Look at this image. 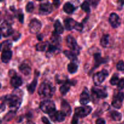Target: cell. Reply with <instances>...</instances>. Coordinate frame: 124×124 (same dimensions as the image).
I'll use <instances>...</instances> for the list:
<instances>
[{
  "mask_svg": "<svg viewBox=\"0 0 124 124\" xmlns=\"http://www.w3.org/2000/svg\"><path fill=\"white\" fill-rule=\"evenodd\" d=\"M1 34L0 33V39H1Z\"/></svg>",
  "mask_w": 124,
  "mask_h": 124,
  "instance_id": "681fc988",
  "label": "cell"
},
{
  "mask_svg": "<svg viewBox=\"0 0 124 124\" xmlns=\"http://www.w3.org/2000/svg\"><path fill=\"white\" fill-rule=\"evenodd\" d=\"M96 124H105V121L104 119L102 118H99L97 119L96 122Z\"/></svg>",
  "mask_w": 124,
  "mask_h": 124,
  "instance_id": "b9f144b4",
  "label": "cell"
},
{
  "mask_svg": "<svg viewBox=\"0 0 124 124\" xmlns=\"http://www.w3.org/2000/svg\"><path fill=\"white\" fill-rule=\"evenodd\" d=\"M78 116H76V115H74L72 119V121H71V124H78Z\"/></svg>",
  "mask_w": 124,
  "mask_h": 124,
  "instance_id": "60d3db41",
  "label": "cell"
},
{
  "mask_svg": "<svg viewBox=\"0 0 124 124\" xmlns=\"http://www.w3.org/2000/svg\"><path fill=\"white\" fill-rule=\"evenodd\" d=\"M109 22L111 26L114 28H117L121 25V19L116 13H112L109 17Z\"/></svg>",
  "mask_w": 124,
  "mask_h": 124,
  "instance_id": "7c38bea8",
  "label": "cell"
},
{
  "mask_svg": "<svg viewBox=\"0 0 124 124\" xmlns=\"http://www.w3.org/2000/svg\"><path fill=\"white\" fill-rule=\"evenodd\" d=\"M12 47V42L9 40H7L0 44V51L1 52H4V51L10 50V48Z\"/></svg>",
  "mask_w": 124,
  "mask_h": 124,
  "instance_id": "44dd1931",
  "label": "cell"
},
{
  "mask_svg": "<svg viewBox=\"0 0 124 124\" xmlns=\"http://www.w3.org/2000/svg\"><path fill=\"white\" fill-rule=\"evenodd\" d=\"M27 124H35L33 123V122H31V121H29V122L27 123Z\"/></svg>",
  "mask_w": 124,
  "mask_h": 124,
  "instance_id": "bcb514c9",
  "label": "cell"
},
{
  "mask_svg": "<svg viewBox=\"0 0 124 124\" xmlns=\"http://www.w3.org/2000/svg\"><path fill=\"white\" fill-rule=\"evenodd\" d=\"M54 92V87L48 82H42L38 89V94L42 98H51Z\"/></svg>",
  "mask_w": 124,
  "mask_h": 124,
  "instance_id": "7a4b0ae2",
  "label": "cell"
},
{
  "mask_svg": "<svg viewBox=\"0 0 124 124\" xmlns=\"http://www.w3.org/2000/svg\"><path fill=\"white\" fill-rule=\"evenodd\" d=\"M119 82V78L117 75H114V76H113L110 81V84H111L112 85H117Z\"/></svg>",
  "mask_w": 124,
  "mask_h": 124,
  "instance_id": "836d02e7",
  "label": "cell"
},
{
  "mask_svg": "<svg viewBox=\"0 0 124 124\" xmlns=\"http://www.w3.org/2000/svg\"><path fill=\"white\" fill-rule=\"evenodd\" d=\"M51 119L53 121H58V122H62L65 120L66 115L64 113H63L62 111H55L53 113L52 115H50Z\"/></svg>",
  "mask_w": 124,
  "mask_h": 124,
  "instance_id": "4fadbf2b",
  "label": "cell"
},
{
  "mask_svg": "<svg viewBox=\"0 0 124 124\" xmlns=\"http://www.w3.org/2000/svg\"></svg>",
  "mask_w": 124,
  "mask_h": 124,
  "instance_id": "816d5d0a",
  "label": "cell"
},
{
  "mask_svg": "<svg viewBox=\"0 0 124 124\" xmlns=\"http://www.w3.org/2000/svg\"><path fill=\"white\" fill-rule=\"evenodd\" d=\"M52 11H53V6L50 2H44L40 4L39 12L42 15H47L50 14L52 13Z\"/></svg>",
  "mask_w": 124,
  "mask_h": 124,
  "instance_id": "30bf717a",
  "label": "cell"
},
{
  "mask_svg": "<svg viewBox=\"0 0 124 124\" xmlns=\"http://www.w3.org/2000/svg\"><path fill=\"white\" fill-rule=\"evenodd\" d=\"M92 108L90 106L80 107L75 108V115L79 117H85L92 113Z\"/></svg>",
  "mask_w": 124,
  "mask_h": 124,
  "instance_id": "5b68a950",
  "label": "cell"
},
{
  "mask_svg": "<svg viewBox=\"0 0 124 124\" xmlns=\"http://www.w3.org/2000/svg\"><path fill=\"white\" fill-rule=\"evenodd\" d=\"M12 56V52L11 50L4 51L1 54V60L4 63H8L10 61Z\"/></svg>",
  "mask_w": 124,
  "mask_h": 124,
  "instance_id": "d6986e66",
  "label": "cell"
},
{
  "mask_svg": "<svg viewBox=\"0 0 124 124\" xmlns=\"http://www.w3.org/2000/svg\"><path fill=\"white\" fill-rule=\"evenodd\" d=\"M64 10L65 13H68V14H71V13H73L74 11L75 10V7L70 2H66L65 4L64 5Z\"/></svg>",
  "mask_w": 124,
  "mask_h": 124,
  "instance_id": "7402d4cb",
  "label": "cell"
},
{
  "mask_svg": "<svg viewBox=\"0 0 124 124\" xmlns=\"http://www.w3.org/2000/svg\"><path fill=\"white\" fill-rule=\"evenodd\" d=\"M94 61H95V67H98L101 64H103L105 62L103 58H102L100 53H95L94 55Z\"/></svg>",
  "mask_w": 124,
  "mask_h": 124,
  "instance_id": "d4e9b609",
  "label": "cell"
},
{
  "mask_svg": "<svg viewBox=\"0 0 124 124\" xmlns=\"http://www.w3.org/2000/svg\"><path fill=\"white\" fill-rule=\"evenodd\" d=\"M15 116V113L14 111H10V112H9L8 113H7L6 115V116L4 117V119L6 121H10V120L12 119L13 117V116Z\"/></svg>",
  "mask_w": 124,
  "mask_h": 124,
  "instance_id": "8d00e7d4",
  "label": "cell"
},
{
  "mask_svg": "<svg viewBox=\"0 0 124 124\" xmlns=\"http://www.w3.org/2000/svg\"><path fill=\"white\" fill-rule=\"evenodd\" d=\"M111 117L115 121H120L122 119V115H121V113L116 111H113L111 113Z\"/></svg>",
  "mask_w": 124,
  "mask_h": 124,
  "instance_id": "f546056e",
  "label": "cell"
},
{
  "mask_svg": "<svg viewBox=\"0 0 124 124\" xmlns=\"http://www.w3.org/2000/svg\"><path fill=\"white\" fill-rule=\"evenodd\" d=\"M6 110V105L4 104H0V113Z\"/></svg>",
  "mask_w": 124,
  "mask_h": 124,
  "instance_id": "7bdbcfd3",
  "label": "cell"
},
{
  "mask_svg": "<svg viewBox=\"0 0 124 124\" xmlns=\"http://www.w3.org/2000/svg\"><path fill=\"white\" fill-rule=\"evenodd\" d=\"M58 50V47L55 45L50 44L48 50L47 52V56L48 57H50L53 55V53H55L56 51Z\"/></svg>",
  "mask_w": 124,
  "mask_h": 124,
  "instance_id": "f1b7e54d",
  "label": "cell"
},
{
  "mask_svg": "<svg viewBox=\"0 0 124 124\" xmlns=\"http://www.w3.org/2000/svg\"><path fill=\"white\" fill-rule=\"evenodd\" d=\"M40 108L44 113L49 115H52L56 111L55 104L54 102L50 100H46L41 102L40 104Z\"/></svg>",
  "mask_w": 124,
  "mask_h": 124,
  "instance_id": "3957f363",
  "label": "cell"
},
{
  "mask_svg": "<svg viewBox=\"0 0 124 124\" xmlns=\"http://www.w3.org/2000/svg\"><path fill=\"white\" fill-rule=\"evenodd\" d=\"M0 30H1L2 36H4V37H8L10 35L13 34V32L12 26L7 21H4L2 23V24L0 26Z\"/></svg>",
  "mask_w": 124,
  "mask_h": 124,
  "instance_id": "52a82bcc",
  "label": "cell"
},
{
  "mask_svg": "<svg viewBox=\"0 0 124 124\" xmlns=\"http://www.w3.org/2000/svg\"><path fill=\"white\" fill-rule=\"evenodd\" d=\"M18 19H19V21H20L21 23H23V21H24V15H23V13H22L21 11H20V12L18 13Z\"/></svg>",
  "mask_w": 124,
  "mask_h": 124,
  "instance_id": "ab89813d",
  "label": "cell"
},
{
  "mask_svg": "<svg viewBox=\"0 0 124 124\" xmlns=\"http://www.w3.org/2000/svg\"><path fill=\"white\" fill-rule=\"evenodd\" d=\"M49 46L50 44L47 42H40V43L36 44V50L40 51V52H43V51L46 50H48Z\"/></svg>",
  "mask_w": 124,
  "mask_h": 124,
  "instance_id": "cb8c5ba5",
  "label": "cell"
},
{
  "mask_svg": "<svg viewBox=\"0 0 124 124\" xmlns=\"http://www.w3.org/2000/svg\"><path fill=\"white\" fill-rule=\"evenodd\" d=\"M67 44L68 47L73 52L76 53V54H77V53H79V47L75 39L72 36L69 35L67 37Z\"/></svg>",
  "mask_w": 124,
  "mask_h": 124,
  "instance_id": "8992f818",
  "label": "cell"
},
{
  "mask_svg": "<svg viewBox=\"0 0 124 124\" xmlns=\"http://www.w3.org/2000/svg\"><path fill=\"white\" fill-rule=\"evenodd\" d=\"M92 92L98 98L104 99L107 97V92L104 87H93Z\"/></svg>",
  "mask_w": 124,
  "mask_h": 124,
  "instance_id": "8fae6325",
  "label": "cell"
},
{
  "mask_svg": "<svg viewBox=\"0 0 124 124\" xmlns=\"http://www.w3.org/2000/svg\"><path fill=\"white\" fill-rule=\"evenodd\" d=\"M75 29H76V30H78V31H82V29H83V25H82L81 23H77Z\"/></svg>",
  "mask_w": 124,
  "mask_h": 124,
  "instance_id": "f35d334b",
  "label": "cell"
},
{
  "mask_svg": "<svg viewBox=\"0 0 124 124\" xmlns=\"http://www.w3.org/2000/svg\"><path fill=\"white\" fill-rule=\"evenodd\" d=\"M19 70L22 73L24 74V75H26V76L30 75L31 71V68L29 66V65L25 64V63H23L21 65H19Z\"/></svg>",
  "mask_w": 124,
  "mask_h": 124,
  "instance_id": "ffe728a7",
  "label": "cell"
},
{
  "mask_svg": "<svg viewBox=\"0 0 124 124\" xmlns=\"http://www.w3.org/2000/svg\"><path fill=\"white\" fill-rule=\"evenodd\" d=\"M42 122H43V123L45 124H50V123L49 121L48 120V119H47V117H42Z\"/></svg>",
  "mask_w": 124,
  "mask_h": 124,
  "instance_id": "ee69618b",
  "label": "cell"
},
{
  "mask_svg": "<svg viewBox=\"0 0 124 124\" xmlns=\"http://www.w3.org/2000/svg\"><path fill=\"white\" fill-rule=\"evenodd\" d=\"M59 4H60V1H53V5L55 6L56 8H58V7L59 6Z\"/></svg>",
  "mask_w": 124,
  "mask_h": 124,
  "instance_id": "f6af8a7d",
  "label": "cell"
},
{
  "mask_svg": "<svg viewBox=\"0 0 124 124\" xmlns=\"http://www.w3.org/2000/svg\"><path fill=\"white\" fill-rule=\"evenodd\" d=\"M64 54H65V56L67 57L70 60L72 61H76L77 59V54L76 53H75L74 52H73L72 51H69V50H65L64 52Z\"/></svg>",
  "mask_w": 124,
  "mask_h": 124,
  "instance_id": "83f0119b",
  "label": "cell"
},
{
  "mask_svg": "<svg viewBox=\"0 0 124 124\" xmlns=\"http://www.w3.org/2000/svg\"><path fill=\"white\" fill-rule=\"evenodd\" d=\"M29 30L31 33L36 34L38 33L40 31L42 27L41 23L39 20L36 19H31L29 24Z\"/></svg>",
  "mask_w": 124,
  "mask_h": 124,
  "instance_id": "ba28073f",
  "label": "cell"
},
{
  "mask_svg": "<svg viewBox=\"0 0 124 124\" xmlns=\"http://www.w3.org/2000/svg\"><path fill=\"white\" fill-rule=\"evenodd\" d=\"M117 87L119 90H122L124 88V79H121L117 84Z\"/></svg>",
  "mask_w": 124,
  "mask_h": 124,
  "instance_id": "74e56055",
  "label": "cell"
},
{
  "mask_svg": "<svg viewBox=\"0 0 124 124\" xmlns=\"http://www.w3.org/2000/svg\"><path fill=\"white\" fill-rule=\"evenodd\" d=\"M90 101V98L89 93H88L87 88H85V90L80 96L79 102L82 105H85L89 102Z\"/></svg>",
  "mask_w": 124,
  "mask_h": 124,
  "instance_id": "5bb4252c",
  "label": "cell"
},
{
  "mask_svg": "<svg viewBox=\"0 0 124 124\" xmlns=\"http://www.w3.org/2000/svg\"><path fill=\"white\" fill-rule=\"evenodd\" d=\"M51 39H52V42H53L54 43L58 44L59 43V41L61 40V38L60 36H59V35H58L55 32H54L53 33V35H52V37Z\"/></svg>",
  "mask_w": 124,
  "mask_h": 124,
  "instance_id": "e575fe53",
  "label": "cell"
},
{
  "mask_svg": "<svg viewBox=\"0 0 124 124\" xmlns=\"http://www.w3.org/2000/svg\"><path fill=\"white\" fill-rule=\"evenodd\" d=\"M108 76V73L107 70H102L101 71L96 73L93 76V82L96 85H100L104 81L105 78Z\"/></svg>",
  "mask_w": 124,
  "mask_h": 124,
  "instance_id": "277c9868",
  "label": "cell"
},
{
  "mask_svg": "<svg viewBox=\"0 0 124 124\" xmlns=\"http://www.w3.org/2000/svg\"><path fill=\"white\" fill-rule=\"evenodd\" d=\"M5 101L13 111L19 108L22 102V98L16 94H10L5 97Z\"/></svg>",
  "mask_w": 124,
  "mask_h": 124,
  "instance_id": "6da1fadb",
  "label": "cell"
},
{
  "mask_svg": "<svg viewBox=\"0 0 124 124\" xmlns=\"http://www.w3.org/2000/svg\"><path fill=\"white\" fill-rule=\"evenodd\" d=\"M78 22L74 20L72 18H67L64 20V25L67 30H71L73 29H75Z\"/></svg>",
  "mask_w": 124,
  "mask_h": 124,
  "instance_id": "9a60e30c",
  "label": "cell"
},
{
  "mask_svg": "<svg viewBox=\"0 0 124 124\" xmlns=\"http://www.w3.org/2000/svg\"><path fill=\"white\" fill-rule=\"evenodd\" d=\"M1 13H0V21H1Z\"/></svg>",
  "mask_w": 124,
  "mask_h": 124,
  "instance_id": "c3c4849f",
  "label": "cell"
},
{
  "mask_svg": "<svg viewBox=\"0 0 124 124\" xmlns=\"http://www.w3.org/2000/svg\"><path fill=\"white\" fill-rule=\"evenodd\" d=\"M1 123H2V121H1V118H0V124H1Z\"/></svg>",
  "mask_w": 124,
  "mask_h": 124,
  "instance_id": "7dc6e473",
  "label": "cell"
},
{
  "mask_svg": "<svg viewBox=\"0 0 124 124\" xmlns=\"http://www.w3.org/2000/svg\"><path fill=\"white\" fill-rule=\"evenodd\" d=\"M72 81H67L66 82H65L64 84H63L60 87V90L61 93L62 95H65L67 93V92H69V90L70 88V86L72 85L73 84L71 83Z\"/></svg>",
  "mask_w": 124,
  "mask_h": 124,
  "instance_id": "ac0fdd59",
  "label": "cell"
},
{
  "mask_svg": "<svg viewBox=\"0 0 124 124\" xmlns=\"http://www.w3.org/2000/svg\"><path fill=\"white\" fill-rule=\"evenodd\" d=\"M1 84H0V88H1Z\"/></svg>",
  "mask_w": 124,
  "mask_h": 124,
  "instance_id": "f907efd6",
  "label": "cell"
},
{
  "mask_svg": "<svg viewBox=\"0 0 124 124\" xmlns=\"http://www.w3.org/2000/svg\"><path fill=\"white\" fill-rule=\"evenodd\" d=\"M37 79H35L30 84H29L27 85V90L30 94H32V93H33V92H35L36 86H37Z\"/></svg>",
  "mask_w": 124,
  "mask_h": 124,
  "instance_id": "484cf974",
  "label": "cell"
},
{
  "mask_svg": "<svg viewBox=\"0 0 124 124\" xmlns=\"http://www.w3.org/2000/svg\"><path fill=\"white\" fill-rule=\"evenodd\" d=\"M67 69L68 71H69V73L71 74L75 73L76 71H78V66L77 64L75 62H70V64L68 65L67 66Z\"/></svg>",
  "mask_w": 124,
  "mask_h": 124,
  "instance_id": "4316f807",
  "label": "cell"
},
{
  "mask_svg": "<svg viewBox=\"0 0 124 124\" xmlns=\"http://www.w3.org/2000/svg\"><path fill=\"white\" fill-rule=\"evenodd\" d=\"M54 27L55 29V33L58 35L62 33L63 31H64V27L59 20L56 21L54 24Z\"/></svg>",
  "mask_w": 124,
  "mask_h": 124,
  "instance_id": "603a6c76",
  "label": "cell"
},
{
  "mask_svg": "<svg viewBox=\"0 0 124 124\" xmlns=\"http://www.w3.org/2000/svg\"><path fill=\"white\" fill-rule=\"evenodd\" d=\"M10 84L15 88H18L23 84V80L20 77L15 75L11 78Z\"/></svg>",
  "mask_w": 124,
  "mask_h": 124,
  "instance_id": "e0dca14e",
  "label": "cell"
},
{
  "mask_svg": "<svg viewBox=\"0 0 124 124\" xmlns=\"http://www.w3.org/2000/svg\"><path fill=\"white\" fill-rule=\"evenodd\" d=\"M124 99V94L122 92H119L114 96L112 101V105L116 108H120L122 107V101Z\"/></svg>",
  "mask_w": 124,
  "mask_h": 124,
  "instance_id": "9c48e42d",
  "label": "cell"
},
{
  "mask_svg": "<svg viewBox=\"0 0 124 124\" xmlns=\"http://www.w3.org/2000/svg\"><path fill=\"white\" fill-rule=\"evenodd\" d=\"M26 11L29 13H31L34 10V4L32 2H29L25 7Z\"/></svg>",
  "mask_w": 124,
  "mask_h": 124,
  "instance_id": "d6a6232c",
  "label": "cell"
},
{
  "mask_svg": "<svg viewBox=\"0 0 124 124\" xmlns=\"http://www.w3.org/2000/svg\"><path fill=\"white\" fill-rule=\"evenodd\" d=\"M117 69L119 71H124V62L123 61H120L116 65Z\"/></svg>",
  "mask_w": 124,
  "mask_h": 124,
  "instance_id": "d590c367",
  "label": "cell"
},
{
  "mask_svg": "<svg viewBox=\"0 0 124 124\" xmlns=\"http://www.w3.org/2000/svg\"><path fill=\"white\" fill-rule=\"evenodd\" d=\"M61 110L66 116H70L71 113V108L69 103L65 100H63L61 102Z\"/></svg>",
  "mask_w": 124,
  "mask_h": 124,
  "instance_id": "2e32d148",
  "label": "cell"
},
{
  "mask_svg": "<svg viewBox=\"0 0 124 124\" xmlns=\"http://www.w3.org/2000/svg\"><path fill=\"white\" fill-rule=\"evenodd\" d=\"M109 35H105L101 39V44L103 47H106L109 43Z\"/></svg>",
  "mask_w": 124,
  "mask_h": 124,
  "instance_id": "4dcf8cb0",
  "label": "cell"
},
{
  "mask_svg": "<svg viewBox=\"0 0 124 124\" xmlns=\"http://www.w3.org/2000/svg\"><path fill=\"white\" fill-rule=\"evenodd\" d=\"M81 8H82L85 12H86V13H90L91 10L89 2H87V1H84V2L81 4Z\"/></svg>",
  "mask_w": 124,
  "mask_h": 124,
  "instance_id": "1f68e13d",
  "label": "cell"
}]
</instances>
